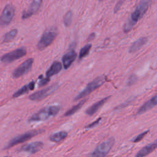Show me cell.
Instances as JSON below:
<instances>
[{
	"mask_svg": "<svg viewBox=\"0 0 157 157\" xmlns=\"http://www.w3.org/2000/svg\"><path fill=\"white\" fill-rule=\"evenodd\" d=\"M151 2L152 0H141L135 10L131 13L129 20L124 26L123 30L125 33L131 31L136 23L144 17Z\"/></svg>",
	"mask_w": 157,
	"mask_h": 157,
	"instance_id": "6da1fadb",
	"label": "cell"
},
{
	"mask_svg": "<svg viewBox=\"0 0 157 157\" xmlns=\"http://www.w3.org/2000/svg\"><path fill=\"white\" fill-rule=\"evenodd\" d=\"M60 107L58 105H53L47 106L33 114L29 119V122L41 121L48 119L50 117L56 116L59 112Z\"/></svg>",
	"mask_w": 157,
	"mask_h": 157,
	"instance_id": "7a4b0ae2",
	"label": "cell"
},
{
	"mask_svg": "<svg viewBox=\"0 0 157 157\" xmlns=\"http://www.w3.org/2000/svg\"><path fill=\"white\" fill-rule=\"evenodd\" d=\"M106 81V77L105 75H101L96 77L93 81L88 83L86 86L80 91L74 98V101H77L83 98V97L88 95L91 92L100 87Z\"/></svg>",
	"mask_w": 157,
	"mask_h": 157,
	"instance_id": "3957f363",
	"label": "cell"
},
{
	"mask_svg": "<svg viewBox=\"0 0 157 157\" xmlns=\"http://www.w3.org/2000/svg\"><path fill=\"white\" fill-rule=\"evenodd\" d=\"M58 33V29L56 28L52 27L46 29L38 42L37 48L40 50H44L53 42L57 36Z\"/></svg>",
	"mask_w": 157,
	"mask_h": 157,
	"instance_id": "277c9868",
	"label": "cell"
},
{
	"mask_svg": "<svg viewBox=\"0 0 157 157\" xmlns=\"http://www.w3.org/2000/svg\"><path fill=\"white\" fill-rule=\"evenodd\" d=\"M115 144V139L111 137L102 142L90 154V156L94 157H103L106 156Z\"/></svg>",
	"mask_w": 157,
	"mask_h": 157,
	"instance_id": "5b68a950",
	"label": "cell"
},
{
	"mask_svg": "<svg viewBox=\"0 0 157 157\" xmlns=\"http://www.w3.org/2000/svg\"><path fill=\"white\" fill-rule=\"evenodd\" d=\"M42 131L41 129H34V130H31L29 131H27L22 134L18 135L13 139H12L7 145L5 147L4 149H9L17 144H21L22 142H25L26 141L29 140L31 139L32 137L36 136V135L41 133Z\"/></svg>",
	"mask_w": 157,
	"mask_h": 157,
	"instance_id": "8992f818",
	"label": "cell"
},
{
	"mask_svg": "<svg viewBox=\"0 0 157 157\" xmlns=\"http://www.w3.org/2000/svg\"><path fill=\"white\" fill-rule=\"evenodd\" d=\"M26 54V50L25 48L23 47L18 48L12 52L7 53L3 56H2L1 57V61L4 63L9 64L25 56Z\"/></svg>",
	"mask_w": 157,
	"mask_h": 157,
	"instance_id": "52a82bcc",
	"label": "cell"
},
{
	"mask_svg": "<svg viewBox=\"0 0 157 157\" xmlns=\"http://www.w3.org/2000/svg\"><path fill=\"white\" fill-rule=\"evenodd\" d=\"M15 15V8L12 4H7L4 8L0 16V25L6 26L10 24Z\"/></svg>",
	"mask_w": 157,
	"mask_h": 157,
	"instance_id": "ba28073f",
	"label": "cell"
},
{
	"mask_svg": "<svg viewBox=\"0 0 157 157\" xmlns=\"http://www.w3.org/2000/svg\"><path fill=\"white\" fill-rule=\"evenodd\" d=\"M58 84L55 83L51 86H49L44 89L40 90L34 93L29 96V99L34 101H39L42 99H44L46 97L48 96L52 93H53L58 88Z\"/></svg>",
	"mask_w": 157,
	"mask_h": 157,
	"instance_id": "9c48e42d",
	"label": "cell"
},
{
	"mask_svg": "<svg viewBox=\"0 0 157 157\" xmlns=\"http://www.w3.org/2000/svg\"><path fill=\"white\" fill-rule=\"evenodd\" d=\"M33 63L34 59L32 58L25 60L13 71V77L14 78H18L28 72L31 69Z\"/></svg>",
	"mask_w": 157,
	"mask_h": 157,
	"instance_id": "30bf717a",
	"label": "cell"
},
{
	"mask_svg": "<svg viewBox=\"0 0 157 157\" xmlns=\"http://www.w3.org/2000/svg\"><path fill=\"white\" fill-rule=\"evenodd\" d=\"M44 147V144L40 141L33 142L31 143L26 144L21 147L20 150L25 151L31 154H34L40 151Z\"/></svg>",
	"mask_w": 157,
	"mask_h": 157,
	"instance_id": "8fae6325",
	"label": "cell"
},
{
	"mask_svg": "<svg viewBox=\"0 0 157 157\" xmlns=\"http://www.w3.org/2000/svg\"><path fill=\"white\" fill-rule=\"evenodd\" d=\"M42 1L43 0H33L32 2L29 5L28 9L23 13L21 16L22 19L28 18L32 15L36 13L40 9Z\"/></svg>",
	"mask_w": 157,
	"mask_h": 157,
	"instance_id": "7c38bea8",
	"label": "cell"
},
{
	"mask_svg": "<svg viewBox=\"0 0 157 157\" xmlns=\"http://www.w3.org/2000/svg\"><path fill=\"white\" fill-rule=\"evenodd\" d=\"M77 53L74 50H69L66 53H65L62 57V63L64 68L65 69H68L75 61Z\"/></svg>",
	"mask_w": 157,
	"mask_h": 157,
	"instance_id": "4fadbf2b",
	"label": "cell"
},
{
	"mask_svg": "<svg viewBox=\"0 0 157 157\" xmlns=\"http://www.w3.org/2000/svg\"><path fill=\"white\" fill-rule=\"evenodd\" d=\"M157 105V94L153 96L151 99L147 101L145 103H144L137 110V114L140 115L145 112L150 110L153 108L155 106Z\"/></svg>",
	"mask_w": 157,
	"mask_h": 157,
	"instance_id": "5bb4252c",
	"label": "cell"
},
{
	"mask_svg": "<svg viewBox=\"0 0 157 157\" xmlns=\"http://www.w3.org/2000/svg\"><path fill=\"white\" fill-rule=\"evenodd\" d=\"M156 148H157V139H156L153 142L148 144V145L144 146L142 148H141L137 153L136 155L137 157H142L145 156L152 151H153Z\"/></svg>",
	"mask_w": 157,
	"mask_h": 157,
	"instance_id": "9a60e30c",
	"label": "cell"
},
{
	"mask_svg": "<svg viewBox=\"0 0 157 157\" xmlns=\"http://www.w3.org/2000/svg\"><path fill=\"white\" fill-rule=\"evenodd\" d=\"M109 97H106V98H104L101 99L100 101L95 102L94 104L91 105L90 107H88L86 110L85 113L90 116L94 115L107 102V101L109 99Z\"/></svg>",
	"mask_w": 157,
	"mask_h": 157,
	"instance_id": "2e32d148",
	"label": "cell"
},
{
	"mask_svg": "<svg viewBox=\"0 0 157 157\" xmlns=\"http://www.w3.org/2000/svg\"><path fill=\"white\" fill-rule=\"evenodd\" d=\"M62 69V64L58 61H54L46 72V77L50 78L58 74Z\"/></svg>",
	"mask_w": 157,
	"mask_h": 157,
	"instance_id": "e0dca14e",
	"label": "cell"
},
{
	"mask_svg": "<svg viewBox=\"0 0 157 157\" xmlns=\"http://www.w3.org/2000/svg\"><path fill=\"white\" fill-rule=\"evenodd\" d=\"M148 39L147 37H140L134 42L132 43L131 46L129 48V52L131 53H135L139 50L142 46H144L147 42Z\"/></svg>",
	"mask_w": 157,
	"mask_h": 157,
	"instance_id": "ac0fdd59",
	"label": "cell"
},
{
	"mask_svg": "<svg viewBox=\"0 0 157 157\" xmlns=\"http://www.w3.org/2000/svg\"><path fill=\"white\" fill-rule=\"evenodd\" d=\"M34 86H35V82L34 81L29 82L28 85H25L23 86L21 88H20L19 90H18L17 91H15L13 93L12 98H18V97L28 93L29 91L34 90Z\"/></svg>",
	"mask_w": 157,
	"mask_h": 157,
	"instance_id": "d6986e66",
	"label": "cell"
},
{
	"mask_svg": "<svg viewBox=\"0 0 157 157\" xmlns=\"http://www.w3.org/2000/svg\"><path fill=\"white\" fill-rule=\"evenodd\" d=\"M67 136V132L64 131H58L57 132H55L49 137V139L54 142H59L64 139L66 138Z\"/></svg>",
	"mask_w": 157,
	"mask_h": 157,
	"instance_id": "ffe728a7",
	"label": "cell"
},
{
	"mask_svg": "<svg viewBox=\"0 0 157 157\" xmlns=\"http://www.w3.org/2000/svg\"><path fill=\"white\" fill-rule=\"evenodd\" d=\"M85 102H86V99H83V100L81 101L79 103L74 105L72 107H71L70 109H69L67 112H66L64 116L69 117V116L72 115L73 114H74L76 112H77L83 105V104H85Z\"/></svg>",
	"mask_w": 157,
	"mask_h": 157,
	"instance_id": "44dd1931",
	"label": "cell"
},
{
	"mask_svg": "<svg viewBox=\"0 0 157 157\" xmlns=\"http://www.w3.org/2000/svg\"><path fill=\"white\" fill-rule=\"evenodd\" d=\"M17 33H18L17 29H13L10 30V31L7 32L4 35L3 42L4 43V42H8L11 41L16 37Z\"/></svg>",
	"mask_w": 157,
	"mask_h": 157,
	"instance_id": "7402d4cb",
	"label": "cell"
},
{
	"mask_svg": "<svg viewBox=\"0 0 157 157\" xmlns=\"http://www.w3.org/2000/svg\"><path fill=\"white\" fill-rule=\"evenodd\" d=\"M92 47V45L90 44H88L86 45H85L83 47H82L81 48V50H80L79 52V55H78V58L80 59H82L83 58H84L85 56H86V55H88L91 48Z\"/></svg>",
	"mask_w": 157,
	"mask_h": 157,
	"instance_id": "603a6c76",
	"label": "cell"
},
{
	"mask_svg": "<svg viewBox=\"0 0 157 157\" xmlns=\"http://www.w3.org/2000/svg\"><path fill=\"white\" fill-rule=\"evenodd\" d=\"M72 20V12L69 10L66 13L63 18V23L65 26L68 27L71 25Z\"/></svg>",
	"mask_w": 157,
	"mask_h": 157,
	"instance_id": "cb8c5ba5",
	"label": "cell"
},
{
	"mask_svg": "<svg viewBox=\"0 0 157 157\" xmlns=\"http://www.w3.org/2000/svg\"><path fill=\"white\" fill-rule=\"evenodd\" d=\"M148 131H149L147 130V131H144V132H143L139 134L138 136H137L132 140V142H134V143L139 142V141H140L141 140H142V139L144 138V137L148 134Z\"/></svg>",
	"mask_w": 157,
	"mask_h": 157,
	"instance_id": "d4e9b609",
	"label": "cell"
},
{
	"mask_svg": "<svg viewBox=\"0 0 157 157\" xmlns=\"http://www.w3.org/2000/svg\"><path fill=\"white\" fill-rule=\"evenodd\" d=\"M101 119H102L101 117H99V118H98L96 120H95V121H94L93 122L91 123L90 124H89L85 126V128H86V129H90V128H93L96 126L99 123V122H100V121L101 120Z\"/></svg>",
	"mask_w": 157,
	"mask_h": 157,
	"instance_id": "484cf974",
	"label": "cell"
},
{
	"mask_svg": "<svg viewBox=\"0 0 157 157\" xmlns=\"http://www.w3.org/2000/svg\"><path fill=\"white\" fill-rule=\"evenodd\" d=\"M124 1H125V0H119L117 2V3L115 6V7H114V9H113L114 13H117L120 9V8L121 7V6L123 4V3L124 2Z\"/></svg>",
	"mask_w": 157,
	"mask_h": 157,
	"instance_id": "4316f807",
	"label": "cell"
},
{
	"mask_svg": "<svg viewBox=\"0 0 157 157\" xmlns=\"http://www.w3.org/2000/svg\"><path fill=\"white\" fill-rule=\"evenodd\" d=\"M39 79H40V80L39 82V86H43L45 85L50 81V78L47 77H46V78H43V76H42V78H39Z\"/></svg>",
	"mask_w": 157,
	"mask_h": 157,
	"instance_id": "83f0119b",
	"label": "cell"
},
{
	"mask_svg": "<svg viewBox=\"0 0 157 157\" xmlns=\"http://www.w3.org/2000/svg\"><path fill=\"white\" fill-rule=\"evenodd\" d=\"M136 80H137L136 77L134 75H132L131 76V77L129 78V80H128V85H131L132 84H133L134 83L136 82Z\"/></svg>",
	"mask_w": 157,
	"mask_h": 157,
	"instance_id": "f1b7e54d",
	"label": "cell"
},
{
	"mask_svg": "<svg viewBox=\"0 0 157 157\" xmlns=\"http://www.w3.org/2000/svg\"><path fill=\"white\" fill-rule=\"evenodd\" d=\"M94 37H95V33H91V34H90V35L89 36L88 39V40H93Z\"/></svg>",
	"mask_w": 157,
	"mask_h": 157,
	"instance_id": "f546056e",
	"label": "cell"
}]
</instances>
